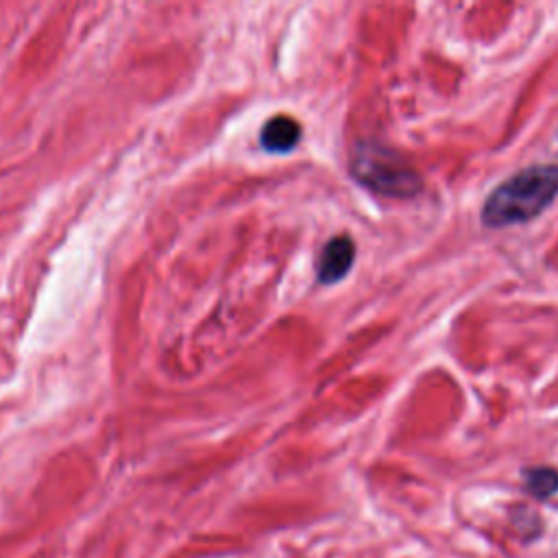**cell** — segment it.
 <instances>
[{"label":"cell","instance_id":"6da1fadb","mask_svg":"<svg viewBox=\"0 0 558 558\" xmlns=\"http://www.w3.org/2000/svg\"><path fill=\"white\" fill-rule=\"evenodd\" d=\"M558 196V166L534 163L499 183L482 207V222L499 229L532 220Z\"/></svg>","mask_w":558,"mask_h":558},{"label":"cell","instance_id":"7a4b0ae2","mask_svg":"<svg viewBox=\"0 0 558 558\" xmlns=\"http://www.w3.org/2000/svg\"><path fill=\"white\" fill-rule=\"evenodd\" d=\"M353 177L377 194L410 198L421 192L423 179L397 150L375 144L360 142L351 155Z\"/></svg>","mask_w":558,"mask_h":558},{"label":"cell","instance_id":"3957f363","mask_svg":"<svg viewBox=\"0 0 558 558\" xmlns=\"http://www.w3.org/2000/svg\"><path fill=\"white\" fill-rule=\"evenodd\" d=\"M353 257H355V244L349 235H336L331 238L318 259V281L323 283H336L340 281L353 266Z\"/></svg>","mask_w":558,"mask_h":558},{"label":"cell","instance_id":"277c9868","mask_svg":"<svg viewBox=\"0 0 558 558\" xmlns=\"http://www.w3.org/2000/svg\"><path fill=\"white\" fill-rule=\"evenodd\" d=\"M301 137V124L290 116H275L262 129V144L272 153H286L296 146Z\"/></svg>","mask_w":558,"mask_h":558},{"label":"cell","instance_id":"5b68a950","mask_svg":"<svg viewBox=\"0 0 558 558\" xmlns=\"http://www.w3.org/2000/svg\"><path fill=\"white\" fill-rule=\"evenodd\" d=\"M523 480H525L527 490L538 499H547L549 495H554L558 490V471L551 466L527 469L523 473Z\"/></svg>","mask_w":558,"mask_h":558}]
</instances>
